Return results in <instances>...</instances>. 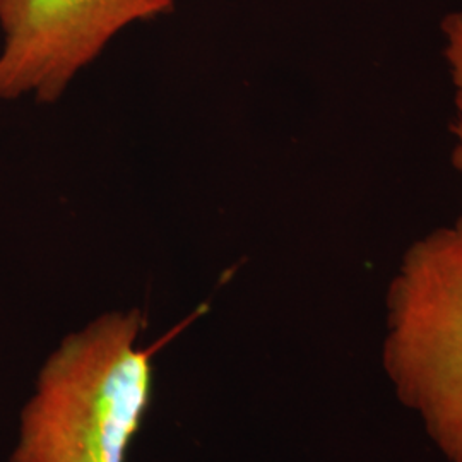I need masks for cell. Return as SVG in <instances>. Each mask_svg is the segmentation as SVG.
Masks as SVG:
<instances>
[{"instance_id":"cell-2","label":"cell","mask_w":462,"mask_h":462,"mask_svg":"<svg viewBox=\"0 0 462 462\" xmlns=\"http://www.w3.org/2000/svg\"><path fill=\"white\" fill-rule=\"evenodd\" d=\"M382 366L447 462H462V216L414 242L387 291Z\"/></svg>"},{"instance_id":"cell-1","label":"cell","mask_w":462,"mask_h":462,"mask_svg":"<svg viewBox=\"0 0 462 462\" xmlns=\"http://www.w3.org/2000/svg\"><path fill=\"white\" fill-rule=\"evenodd\" d=\"M141 310H114L67 334L19 414L9 462H127L154 391Z\"/></svg>"},{"instance_id":"cell-3","label":"cell","mask_w":462,"mask_h":462,"mask_svg":"<svg viewBox=\"0 0 462 462\" xmlns=\"http://www.w3.org/2000/svg\"><path fill=\"white\" fill-rule=\"evenodd\" d=\"M173 0H0V99L53 103L127 26Z\"/></svg>"}]
</instances>
